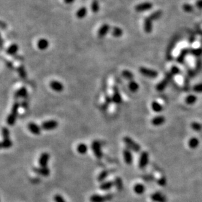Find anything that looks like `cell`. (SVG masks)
Wrapping results in <instances>:
<instances>
[{
    "label": "cell",
    "instance_id": "cell-16",
    "mask_svg": "<svg viewBox=\"0 0 202 202\" xmlns=\"http://www.w3.org/2000/svg\"><path fill=\"white\" fill-rule=\"evenodd\" d=\"M109 30H110V26L108 24H103L100 29H98V35L100 38L104 37L105 36L107 35Z\"/></svg>",
    "mask_w": 202,
    "mask_h": 202
},
{
    "label": "cell",
    "instance_id": "cell-4",
    "mask_svg": "<svg viewBox=\"0 0 202 202\" xmlns=\"http://www.w3.org/2000/svg\"><path fill=\"white\" fill-rule=\"evenodd\" d=\"M148 162H149V154L147 151L142 152L139 160V167L141 170L145 169L147 166Z\"/></svg>",
    "mask_w": 202,
    "mask_h": 202
},
{
    "label": "cell",
    "instance_id": "cell-17",
    "mask_svg": "<svg viewBox=\"0 0 202 202\" xmlns=\"http://www.w3.org/2000/svg\"><path fill=\"white\" fill-rule=\"evenodd\" d=\"M50 87L53 90L57 92H60L64 90V85L58 81H51L50 83Z\"/></svg>",
    "mask_w": 202,
    "mask_h": 202
},
{
    "label": "cell",
    "instance_id": "cell-20",
    "mask_svg": "<svg viewBox=\"0 0 202 202\" xmlns=\"http://www.w3.org/2000/svg\"><path fill=\"white\" fill-rule=\"evenodd\" d=\"M27 96H28V90H27V89H26V88L24 87H21V88H19L18 90H17L15 92V97L16 98H17V99L19 98H26Z\"/></svg>",
    "mask_w": 202,
    "mask_h": 202
},
{
    "label": "cell",
    "instance_id": "cell-41",
    "mask_svg": "<svg viewBox=\"0 0 202 202\" xmlns=\"http://www.w3.org/2000/svg\"><path fill=\"white\" fill-rule=\"evenodd\" d=\"M1 134L3 136V139H7L10 138V131L8 128L3 127L1 129Z\"/></svg>",
    "mask_w": 202,
    "mask_h": 202
},
{
    "label": "cell",
    "instance_id": "cell-40",
    "mask_svg": "<svg viewBox=\"0 0 202 202\" xmlns=\"http://www.w3.org/2000/svg\"><path fill=\"white\" fill-rule=\"evenodd\" d=\"M196 100H197V98L196 95H188V96H187L186 98L187 104H189V105L194 104V103H196Z\"/></svg>",
    "mask_w": 202,
    "mask_h": 202
},
{
    "label": "cell",
    "instance_id": "cell-42",
    "mask_svg": "<svg viewBox=\"0 0 202 202\" xmlns=\"http://www.w3.org/2000/svg\"><path fill=\"white\" fill-rule=\"evenodd\" d=\"M191 127L196 131H201L202 130V125L198 122H192L191 124Z\"/></svg>",
    "mask_w": 202,
    "mask_h": 202
},
{
    "label": "cell",
    "instance_id": "cell-2",
    "mask_svg": "<svg viewBox=\"0 0 202 202\" xmlns=\"http://www.w3.org/2000/svg\"><path fill=\"white\" fill-rule=\"evenodd\" d=\"M123 142L128 148L135 152H139L141 151V147L137 142H135L130 137L126 136L123 138Z\"/></svg>",
    "mask_w": 202,
    "mask_h": 202
},
{
    "label": "cell",
    "instance_id": "cell-37",
    "mask_svg": "<svg viewBox=\"0 0 202 202\" xmlns=\"http://www.w3.org/2000/svg\"><path fill=\"white\" fill-rule=\"evenodd\" d=\"M175 43H176V39H175L173 41H172V42L170 44V45H169L167 52V58L168 59H171L172 58L171 57V52H172V51H173V49L174 48V46H175Z\"/></svg>",
    "mask_w": 202,
    "mask_h": 202
},
{
    "label": "cell",
    "instance_id": "cell-48",
    "mask_svg": "<svg viewBox=\"0 0 202 202\" xmlns=\"http://www.w3.org/2000/svg\"><path fill=\"white\" fill-rule=\"evenodd\" d=\"M194 91H195L196 92H202V84H196L193 88Z\"/></svg>",
    "mask_w": 202,
    "mask_h": 202
},
{
    "label": "cell",
    "instance_id": "cell-45",
    "mask_svg": "<svg viewBox=\"0 0 202 202\" xmlns=\"http://www.w3.org/2000/svg\"><path fill=\"white\" fill-rule=\"evenodd\" d=\"M192 53L196 56H200L202 54V49L200 47H197L192 50Z\"/></svg>",
    "mask_w": 202,
    "mask_h": 202
},
{
    "label": "cell",
    "instance_id": "cell-52",
    "mask_svg": "<svg viewBox=\"0 0 202 202\" xmlns=\"http://www.w3.org/2000/svg\"><path fill=\"white\" fill-rule=\"evenodd\" d=\"M201 63L200 60H198L196 62V69H199L201 68Z\"/></svg>",
    "mask_w": 202,
    "mask_h": 202
},
{
    "label": "cell",
    "instance_id": "cell-21",
    "mask_svg": "<svg viewBox=\"0 0 202 202\" xmlns=\"http://www.w3.org/2000/svg\"><path fill=\"white\" fill-rule=\"evenodd\" d=\"M49 46V42L45 38H41L37 42V47L41 51H45L48 48Z\"/></svg>",
    "mask_w": 202,
    "mask_h": 202
},
{
    "label": "cell",
    "instance_id": "cell-47",
    "mask_svg": "<svg viewBox=\"0 0 202 202\" xmlns=\"http://www.w3.org/2000/svg\"><path fill=\"white\" fill-rule=\"evenodd\" d=\"M179 72H180V69L178 68H177V66H173V67L171 68V73L172 75H177L179 73Z\"/></svg>",
    "mask_w": 202,
    "mask_h": 202
},
{
    "label": "cell",
    "instance_id": "cell-19",
    "mask_svg": "<svg viewBox=\"0 0 202 202\" xmlns=\"http://www.w3.org/2000/svg\"><path fill=\"white\" fill-rule=\"evenodd\" d=\"M144 30L147 34H150L152 30V21L149 18L147 17L144 20Z\"/></svg>",
    "mask_w": 202,
    "mask_h": 202
},
{
    "label": "cell",
    "instance_id": "cell-14",
    "mask_svg": "<svg viewBox=\"0 0 202 202\" xmlns=\"http://www.w3.org/2000/svg\"><path fill=\"white\" fill-rule=\"evenodd\" d=\"M112 102L116 104H120L122 102V96L117 86L113 87V94L112 95Z\"/></svg>",
    "mask_w": 202,
    "mask_h": 202
},
{
    "label": "cell",
    "instance_id": "cell-32",
    "mask_svg": "<svg viewBox=\"0 0 202 202\" xmlns=\"http://www.w3.org/2000/svg\"><path fill=\"white\" fill-rule=\"evenodd\" d=\"M17 71H18V73L19 76L22 79H25L26 78V77H27V73H26L24 66L23 65H21L18 66V68H17Z\"/></svg>",
    "mask_w": 202,
    "mask_h": 202
},
{
    "label": "cell",
    "instance_id": "cell-50",
    "mask_svg": "<svg viewBox=\"0 0 202 202\" xmlns=\"http://www.w3.org/2000/svg\"><path fill=\"white\" fill-rule=\"evenodd\" d=\"M196 5L198 8L202 9V0H198L196 3Z\"/></svg>",
    "mask_w": 202,
    "mask_h": 202
},
{
    "label": "cell",
    "instance_id": "cell-27",
    "mask_svg": "<svg viewBox=\"0 0 202 202\" xmlns=\"http://www.w3.org/2000/svg\"><path fill=\"white\" fill-rule=\"evenodd\" d=\"M109 175V171L107 170H104L102 171H101L100 173H99L98 176V181L100 183H102V182L105 181L106 178H107Z\"/></svg>",
    "mask_w": 202,
    "mask_h": 202
},
{
    "label": "cell",
    "instance_id": "cell-49",
    "mask_svg": "<svg viewBox=\"0 0 202 202\" xmlns=\"http://www.w3.org/2000/svg\"><path fill=\"white\" fill-rule=\"evenodd\" d=\"M5 64H6L7 66V68H9V69H12L13 68H14V65H13V64L11 62L8 61V60H7V59H5Z\"/></svg>",
    "mask_w": 202,
    "mask_h": 202
},
{
    "label": "cell",
    "instance_id": "cell-53",
    "mask_svg": "<svg viewBox=\"0 0 202 202\" xmlns=\"http://www.w3.org/2000/svg\"><path fill=\"white\" fill-rule=\"evenodd\" d=\"M6 24H5V22H4L3 21H1V28L2 29H4L6 28Z\"/></svg>",
    "mask_w": 202,
    "mask_h": 202
},
{
    "label": "cell",
    "instance_id": "cell-22",
    "mask_svg": "<svg viewBox=\"0 0 202 202\" xmlns=\"http://www.w3.org/2000/svg\"><path fill=\"white\" fill-rule=\"evenodd\" d=\"M165 121V118L164 117H163V116H158V117H156L154 118H152L151 123L152 124V125L156 126H158L163 124Z\"/></svg>",
    "mask_w": 202,
    "mask_h": 202
},
{
    "label": "cell",
    "instance_id": "cell-5",
    "mask_svg": "<svg viewBox=\"0 0 202 202\" xmlns=\"http://www.w3.org/2000/svg\"><path fill=\"white\" fill-rule=\"evenodd\" d=\"M58 126V122L55 120L45 121L41 124L42 130L45 131H51Z\"/></svg>",
    "mask_w": 202,
    "mask_h": 202
},
{
    "label": "cell",
    "instance_id": "cell-26",
    "mask_svg": "<svg viewBox=\"0 0 202 202\" xmlns=\"http://www.w3.org/2000/svg\"><path fill=\"white\" fill-rule=\"evenodd\" d=\"M87 15V8L86 7H82L77 10L76 12V16L79 19L84 18Z\"/></svg>",
    "mask_w": 202,
    "mask_h": 202
},
{
    "label": "cell",
    "instance_id": "cell-33",
    "mask_svg": "<svg viewBox=\"0 0 202 202\" xmlns=\"http://www.w3.org/2000/svg\"><path fill=\"white\" fill-rule=\"evenodd\" d=\"M151 107L152 110H153L154 112H161L162 110H163V107L159 104L158 102L157 101H153L152 103L151 104Z\"/></svg>",
    "mask_w": 202,
    "mask_h": 202
},
{
    "label": "cell",
    "instance_id": "cell-18",
    "mask_svg": "<svg viewBox=\"0 0 202 202\" xmlns=\"http://www.w3.org/2000/svg\"><path fill=\"white\" fill-rule=\"evenodd\" d=\"M115 186L114 181H105L102 182L100 185V189L104 191H108Z\"/></svg>",
    "mask_w": 202,
    "mask_h": 202
},
{
    "label": "cell",
    "instance_id": "cell-28",
    "mask_svg": "<svg viewBox=\"0 0 202 202\" xmlns=\"http://www.w3.org/2000/svg\"><path fill=\"white\" fill-rule=\"evenodd\" d=\"M114 184L116 187V188L118 191H122L123 190L124 188V184L122 179L120 177H117L115 178V179L114 181Z\"/></svg>",
    "mask_w": 202,
    "mask_h": 202
},
{
    "label": "cell",
    "instance_id": "cell-46",
    "mask_svg": "<svg viewBox=\"0 0 202 202\" xmlns=\"http://www.w3.org/2000/svg\"><path fill=\"white\" fill-rule=\"evenodd\" d=\"M157 183H158V184L159 185H160V186L164 187V186H165V184H166V183H167V180H166V178H165L164 177H162L161 178H159V179L158 180Z\"/></svg>",
    "mask_w": 202,
    "mask_h": 202
},
{
    "label": "cell",
    "instance_id": "cell-35",
    "mask_svg": "<svg viewBox=\"0 0 202 202\" xmlns=\"http://www.w3.org/2000/svg\"><path fill=\"white\" fill-rule=\"evenodd\" d=\"M91 10L92 12L97 13L100 11V3L98 0H93L91 4Z\"/></svg>",
    "mask_w": 202,
    "mask_h": 202
},
{
    "label": "cell",
    "instance_id": "cell-51",
    "mask_svg": "<svg viewBox=\"0 0 202 202\" xmlns=\"http://www.w3.org/2000/svg\"><path fill=\"white\" fill-rule=\"evenodd\" d=\"M194 39H195V36H194V35L192 34V35H190V39H189V41H190V43H192L194 42Z\"/></svg>",
    "mask_w": 202,
    "mask_h": 202
},
{
    "label": "cell",
    "instance_id": "cell-31",
    "mask_svg": "<svg viewBox=\"0 0 202 202\" xmlns=\"http://www.w3.org/2000/svg\"><path fill=\"white\" fill-rule=\"evenodd\" d=\"M200 144V141L198 140L196 137H192L191 138L188 142V145H189V147L194 149V148H196L198 145Z\"/></svg>",
    "mask_w": 202,
    "mask_h": 202
},
{
    "label": "cell",
    "instance_id": "cell-36",
    "mask_svg": "<svg viewBox=\"0 0 202 202\" xmlns=\"http://www.w3.org/2000/svg\"><path fill=\"white\" fill-rule=\"evenodd\" d=\"M122 76H123V77L125 78L126 79H127V80H130V81H133L134 75L130 71L124 70L122 72Z\"/></svg>",
    "mask_w": 202,
    "mask_h": 202
},
{
    "label": "cell",
    "instance_id": "cell-43",
    "mask_svg": "<svg viewBox=\"0 0 202 202\" xmlns=\"http://www.w3.org/2000/svg\"><path fill=\"white\" fill-rule=\"evenodd\" d=\"M183 8L184 9V11L185 12H191L193 11V7L190 4H188V3H185V4L183 5Z\"/></svg>",
    "mask_w": 202,
    "mask_h": 202
},
{
    "label": "cell",
    "instance_id": "cell-9",
    "mask_svg": "<svg viewBox=\"0 0 202 202\" xmlns=\"http://www.w3.org/2000/svg\"><path fill=\"white\" fill-rule=\"evenodd\" d=\"M33 171L35 173L43 177H48L51 174L50 169L48 167H35L33 168Z\"/></svg>",
    "mask_w": 202,
    "mask_h": 202
},
{
    "label": "cell",
    "instance_id": "cell-6",
    "mask_svg": "<svg viewBox=\"0 0 202 202\" xmlns=\"http://www.w3.org/2000/svg\"><path fill=\"white\" fill-rule=\"evenodd\" d=\"M140 72L141 74L145 76V77H150L152 79L158 76V73L156 71L153 70V69H151L145 67H141L140 68Z\"/></svg>",
    "mask_w": 202,
    "mask_h": 202
},
{
    "label": "cell",
    "instance_id": "cell-3",
    "mask_svg": "<svg viewBox=\"0 0 202 202\" xmlns=\"http://www.w3.org/2000/svg\"><path fill=\"white\" fill-rule=\"evenodd\" d=\"M91 148L94 154L95 155V156L98 159H101L103 158L104 154H103L101 149V145L100 141H98L97 140L93 141V142H92L91 144Z\"/></svg>",
    "mask_w": 202,
    "mask_h": 202
},
{
    "label": "cell",
    "instance_id": "cell-10",
    "mask_svg": "<svg viewBox=\"0 0 202 202\" xmlns=\"http://www.w3.org/2000/svg\"><path fill=\"white\" fill-rule=\"evenodd\" d=\"M50 160V154L48 152H43L39 158V165L40 167H47Z\"/></svg>",
    "mask_w": 202,
    "mask_h": 202
},
{
    "label": "cell",
    "instance_id": "cell-44",
    "mask_svg": "<svg viewBox=\"0 0 202 202\" xmlns=\"http://www.w3.org/2000/svg\"><path fill=\"white\" fill-rule=\"evenodd\" d=\"M54 200L55 202H66L64 198L60 194H56L54 196Z\"/></svg>",
    "mask_w": 202,
    "mask_h": 202
},
{
    "label": "cell",
    "instance_id": "cell-39",
    "mask_svg": "<svg viewBox=\"0 0 202 202\" xmlns=\"http://www.w3.org/2000/svg\"><path fill=\"white\" fill-rule=\"evenodd\" d=\"M188 53V49H183V51H181V52L180 53V54L178 55V58H177V61L179 62V63H182L183 62L184 59L185 58V56H187V54Z\"/></svg>",
    "mask_w": 202,
    "mask_h": 202
},
{
    "label": "cell",
    "instance_id": "cell-30",
    "mask_svg": "<svg viewBox=\"0 0 202 202\" xmlns=\"http://www.w3.org/2000/svg\"><path fill=\"white\" fill-rule=\"evenodd\" d=\"M111 34L115 37H120L123 35V30L119 27H114L112 29Z\"/></svg>",
    "mask_w": 202,
    "mask_h": 202
},
{
    "label": "cell",
    "instance_id": "cell-54",
    "mask_svg": "<svg viewBox=\"0 0 202 202\" xmlns=\"http://www.w3.org/2000/svg\"><path fill=\"white\" fill-rule=\"evenodd\" d=\"M75 0H64V1L65 3H67V4H71V3H73Z\"/></svg>",
    "mask_w": 202,
    "mask_h": 202
},
{
    "label": "cell",
    "instance_id": "cell-25",
    "mask_svg": "<svg viewBox=\"0 0 202 202\" xmlns=\"http://www.w3.org/2000/svg\"><path fill=\"white\" fill-rule=\"evenodd\" d=\"M134 191L136 194L141 195L145 192V187L143 184H141V183L136 184H135L134 187Z\"/></svg>",
    "mask_w": 202,
    "mask_h": 202
},
{
    "label": "cell",
    "instance_id": "cell-12",
    "mask_svg": "<svg viewBox=\"0 0 202 202\" xmlns=\"http://www.w3.org/2000/svg\"><path fill=\"white\" fill-rule=\"evenodd\" d=\"M123 158L124 162L127 165H131L133 163V154H132L131 151L129 148H124L123 150Z\"/></svg>",
    "mask_w": 202,
    "mask_h": 202
},
{
    "label": "cell",
    "instance_id": "cell-23",
    "mask_svg": "<svg viewBox=\"0 0 202 202\" xmlns=\"http://www.w3.org/2000/svg\"><path fill=\"white\" fill-rule=\"evenodd\" d=\"M18 51V45L14 43V44H12L11 45H10L9 47L7 48V49L6 50V53L8 55L13 56L17 53Z\"/></svg>",
    "mask_w": 202,
    "mask_h": 202
},
{
    "label": "cell",
    "instance_id": "cell-15",
    "mask_svg": "<svg viewBox=\"0 0 202 202\" xmlns=\"http://www.w3.org/2000/svg\"><path fill=\"white\" fill-rule=\"evenodd\" d=\"M151 199L155 202H166L167 198L164 194L157 192H154L151 196Z\"/></svg>",
    "mask_w": 202,
    "mask_h": 202
},
{
    "label": "cell",
    "instance_id": "cell-1",
    "mask_svg": "<svg viewBox=\"0 0 202 202\" xmlns=\"http://www.w3.org/2000/svg\"><path fill=\"white\" fill-rule=\"evenodd\" d=\"M20 107V103L15 101L12 105L11 111L7 118V123L10 126H12L15 124V122L18 114V109Z\"/></svg>",
    "mask_w": 202,
    "mask_h": 202
},
{
    "label": "cell",
    "instance_id": "cell-24",
    "mask_svg": "<svg viewBox=\"0 0 202 202\" xmlns=\"http://www.w3.org/2000/svg\"><path fill=\"white\" fill-rule=\"evenodd\" d=\"M88 150V147L87 144L84 143H79L77 146V151L79 154H85L87 153Z\"/></svg>",
    "mask_w": 202,
    "mask_h": 202
},
{
    "label": "cell",
    "instance_id": "cell-29",
    "mask_svg": "<svg viewBox=\"0 0 202 202\" xmlns=\"http://www.w3.org/2000/svg\"><path fill=\"white\" fill-rule=\"evenodd\" d=\"M12 146V141L10 138L7 139H3V140L1 142V148H11Z\"/></svg>",
    "mask_w": 202,
    "mask_h": 202
},
{
    "label": "cell",
    "instance_id": "cell-34",
    "mask_svg": "<svg viewBox=\"0 0 202 202\" xmlns=\"http://www.w3.org/2000/svg\"><path fill=\"white\" fill-rule=\"evenodd\" d=\"M128 87L130 91H131L132 92H135L139 90L140 86H139V84L135 81H131L128 84Z\"/></svg>",
    "mask_w": 202,
    "mask_h": 202
},
{
    "label": "cell",
    "instance_id": "cell-11",
    "mask_svg": "<svg viewBox=\"0 0 202 202\" xmlns=\"http://www.w3.org/2000/svg\"><path fill=\"white\" fill-rule=\"evenodd\" d=\"M28 129L32 134L35 135H39L41 133V126H39L35 122H29L28 124Z\"/></svg>",
    "mask_w": 202,
    "mask_h": 202
},
{
    "label": "cell",
    "instance_id": "cell-38",
    "mask_svg": "<svg viewBox=\"0 0 202 202\" xmlns=\"http://www.w3.org/2000/svg\"><path fill=\"white\" fill-rule=\"evenodd\" d=\"M162 12L161 11H154L151 14V15L149 16V18L152 20V21H156V20H158L161 17Z\"/></svg>",
    "mask_w": 202,
    "mask_h": 202
},
{
    "label": "cell",
    "instance_id": "cell-13",
    "mask_svg": "<svg viewBox=\"0 0 202 202\" xmlns=\"http://www.w3.org/2000/svg\"><path fill=\"white\" fill-rule=\"evenodd\" d=\"M172 75L171 73H168L166 75V76H165V79L163 81H162L160 83H158L156 86V90L158 91H162V90H164V89L165 88V87H166V86L168 84V82H170V81L171 80V79L172 77Z\"/></svg>",
    "mask_w": 202,
    "mask_h": 202
},
{
    "label": "cell",
    "instance_id": "cell-8",
    "mask_svg": "<svg viewBox=\"0 0 202 202\" xmlns=\"http://www.w3.org/2000/svg\"><path fill=\"white\" fill-rule=\"evenodd\" d=\"M112 198L111 195L107 196H102L100 194H93L90 198V202H105L110 200Z\"/></svg>",
    "mask_w": 202,
    "mask_h": 202
},
{
    "label": "cell",
    "instance_id": "cell-7",
    "mask_svg": "<svg viewBox=\"0 0 202 202\" xmlns=\"http://www.w3.org/2000/svg\"><path fill=\"white\" fill-rule=\"evenodd\" d=\"M153 5L152 3L150 2H144L140 3V4L137 5L135 7V11H137L138 12H142L145 11H147L148 10H150L152 8Z\"/></svg>",
    "mask_w": 202,
    "mask_h": 202
}]
</instances>
